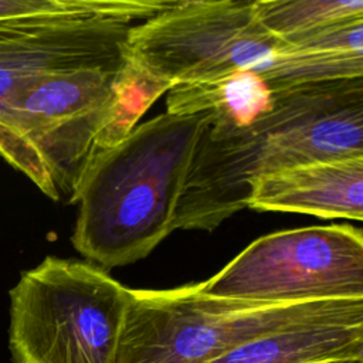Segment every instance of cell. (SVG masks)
I'll list each match as a JSON object with an SVG mask.
<instances>
[{"label": "cell", "mask_w": 363, "mask_h": 363, "mask_svg": "<svg viewBox=\"0 0 363 363\" xmlns=\"http://www.w3.org/2000/svg\"><path fill=\"white\" fill-rule=\"evenodd\" d=\"M169 88L135 62L129 47L47 71L0 102V156L47 197L69 203L91 160Z\"/></svg>", "instance_id": "6da1fadb"}, {"label": "cell", "mask_w": 363, "mask_h": 363, "mask_svg": "<svg viewBox=\"0 0 363 363\" xmlns=\"http://www.w3.org/2000/svg\"><path fill=\"white\" fill-rule=\"evenodd\" d=\"M363 156V77L275 92L274 106L233 132L204 129L173 230L217 228L247 207L255 179L308 162Z\"/></svg>", "instance_id": "7a4b0ae2"}, {"label": "cell", "mask_w": 363, "mask_h": 363, "mask_svg": "<svg viewBox=\"0 0 363 363\" xmlns=\"http://www.w3.org/2000/svg\"><path fill=\"white\" fill-rule=\"evenodd\" d=\"M211 112L162 113L99 152L81 176L74 248L101 268L147 257L172 231L197 143Z\"/></svg>", "instance_id": "3957f363"}, {"label": "cell", "mask_w": 363, "mask_h": 363, "mask_svg": "<svg viewBox=\"0 0 363 363\" xmlns=\"http://www.w3.org/2000/svg\"><path fill=\"white\" fill-rule=\"evenodd\" d=\"M128 47L145 72L169 86L235 71L261 77L274 92L363 77V55L285 43L261 24L251 0H176L136 24Z\"/></svg>", "instance_id": "277c9868"}, {"label": "cell", "mask_w": 363, "mask_h": 363, "mask_svg": "<svg viewBox=\"0 0 363 363\" xmlns=\"http://www.w3.org/2000/svg\"><path fill=\"white\" fill-rule=\"evenodd\" d=\"M9 295L14 363H116L129 288L101 267L47 255Z\"/></svg>", "instance_id": "5b68a950"}, {"label": "cell", "mask_w": 363, "mask_h": 363, "mask_svg": "<svg viewBox=\"0 0 363 363\" xmlns=\"http://www.w3.org/2000/svg\"><path fill=\"white\" fill-rule=\"evenodd\" d=\"M354 301L257 303L211 296L200 282L129 289L116 363H208L247 340Z\"/></svg>", "instance_id": "8992f818"}, {"label": "cell", "mask_w": 363, "mask_h": 363, "mask_svg": "<svg viewBox=\"0 0 363 363\" xmlns=\"http://www.w3.org/2000/svg\"><path fill=\"white\" fill-rule=\"evenodd\" d=\"M200 284L211 296L257 303L360 299L362 230L333 224L262 235Z\"/></svg>", "instance_id": "52a82bcc"}, {"label": "cell", "mask_w": 363, "mask_h": 363, "mask_svg": "<svg viewBox=\"0 0 363 363\" xmlns=\"http://www.w3.org/2000/svg\"><path fill=\"white\" fill-rule=\"evenodd\" d=\"M176 0H99L74 17L0 24V102L33 78L128 48L130 30Z\"/></svg>", "instance_id": "ba28073f"}, {"label": "cell", "mask_w": 363, "mask_h": 363, "mask_svg": "<svg viewBox=\"0 0 363 363\" xmlns=\"http://www.w3.org/2000/svg\"><path fill=\"white\" fill-rule=\"evenodd\" d=\"M247 207L360 221L363 156L315 160L264 174L252 182Z\"/></svg>", "instance_id": "9c48e42d"}, {"label": "cell", "mask_w": 363, "mask_h": 363, "mask_svg": "<svg viewBox=\"0 0 363 363\" xmlns=\"http://www.w3.org/2000/svg\"><path fill=\"white\" fill-rule=\"evenodd\" d=\"M208 363H363V299L247 340Z\"/></svg>", "instance_id": "30bf717a"}, {"label": "cell", "mask_w": 363, "mask_h": 363, "mask_svg": "<svg viewBox=\"0 0 363 363\" xmlns=\"http://www.w3.org/2000/svg\"><path fill=\"white\" fill-rule=\"evenodd\" d=\"M275 104V92L258 75L235 71L218 78L174 84L167 89L169 113L211 112L208 129L233 132L267 113Z\"/></svg>", "instance_id": "8fae6325"}, {"label": "cell", "mask_w": 363, "mask_h": 363, "mask_svg": "<svg viewBox=\"0 0 363 363\" xmlns=\"http://www.w3.org/2000/svg\"><path fill=\"white\" fill-rule=\"evenodd\" d=\"M254 7L261 24L289 44L363 16V0H254Z\"/></svg>", "instance_id": "7c38bea8"}, {"label": "cell", "mask_w": 363, "mask_h": 363, "mask_svg": "<svg viewBox=\"0 0 363 363\" xmlns=\"http://www.w3.org/2000/svg\"><path fill=\"white\" fill-rule=\"evenodd\" d=\"M99 0H0V24H24L84 14Z\"/></svg>", "instance_id": "4fadbf2b"}]
</instances>
